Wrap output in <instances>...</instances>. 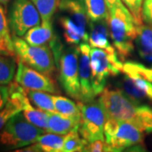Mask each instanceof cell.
Returning a JSON list of instances; mask_svg holds the SVG:
<instances>
[{"label": "cell", "instance_id": "obj_33", "mask_svg": "<svg viewBox=\"0 0 152 152\" xmlns=\"http://www.w3.org/2000/svg\"><path fill=\"white\" fill-rule=\"evenodd\" d=\"M10 0H0V4H3L4 6H6L8 4H9V2H10Z\"/></svg>", "mask_w": 152, "mask_h": 152}, {"label": "cell", "instance_id": "obj_11", "mask_svg": "<svg viewBox=\"0 0 152 152\" xmlns=\"http://www.w3.org/2000/svg\"><path fill=\"white\" fill-rule=\"evenodd\" d=\"M8 20L12 35L20 37L42 21L39 11L31 0H13Z\"/></svg>", "mask_w": 152, "mask_h": 152}, {"label": "cell", "instance_id": "obj_27", "mask_svg": "<svg viewBox=\"0 0 152 152\" xmlns=\"http://www.w3.org/2000/svg\"><path fill=\"white\" fill-rule=\"evenodd\" d=\"M31 1L39 11L42 18V21H52L53 16L58 7V0H31Z\"/></svg>", "mask_w": 152, "mask_h": 152}, {"label": "cell", "instance_id": "obj_10", "mask_svg": "<svg viewBox=\"0 0 152 152\" xmlns=\"http://www.w3.org/2000/svg\"><path fill=\"white\" fill-rule=\"evenodd\" d=\"M81 112L79 133L87 142L104 140V125L107 120L106 113L99 101L84 103L77 102Z\"/></svg>", "mask_w": 152, "mask_h": 152}, {"label": "cell", "instance_id": "obj_12", "mask_svg": "<svg viewBox=\"0 0 152 152\" xmlns=\"http://www.w3.org/2000/svg\"><path fill=\"white\" fill-rule=\"evenodd\" d=\"M15 81L27 90L41 91L52 94L59 92L51 76L29 67L20 59H17Z\"/></svg>", "mask_w": 152, "mask_h": 152}, {"label": "cell", "instance_id": "obj_14", "mask_svg": "<svg viewBox=\"0 0 152 152\" xmlns=\"http://www.w3.org/2000/svg\"><path fill=\"white\" fill-rule=\"evenodd\" d=\"M79 56V77L80 83V102H91L95 99V94L91 86V46L86 42L80 44Z\"/></svg>", "mask_w": 152, "mask_h": 152}, {"label": "cell", "instance_id": "obj_1", "mask_svg": "<svg viewBox=\"0 0 152 152\" xmlns=\"http://www.w3.org/2000/svg\"><path fill=\"white\" fill-rule=\"evenodd\" d=\"M107 118L122 120L135 125L144 133H152V108L128 98L119 89L105 88L98 98Z\"/></svg>", "mask_w": 152, "mask_h": 152}, {"label": "cell", "instance_id": "obj_28", "mask_svg": "<svg viewBox=\"0 0 152 152\" xmlns=\"http://www.w3.org/2000/svg\"><path fill=\"white\" fill-rule=\"evenodd\" d=\"M122 1L133 15L136 24L138 26L143 24L142 9H143L144 0H122Z\"/></svg>", "mask_w": 152, "mask_h": 152}, {"label": "cell", "instance_id": "obj_34", "mask_svg": "<svg viewBox=\"0 0 152 152\" xmlns=\"http://www.w3.org/2000/svg\"><path fill=\"white\" fill-rule=\"evenodd\" d=\"M0 54H1V53H0Z\"/></svg>", "mask_w": 152, "mask_h": 152}, {"label": "cell", "instance_id": "obj_4", "mask_svg": "<svg viewBox=\"0 0 152 152\" xmlns=\"http://www.w3.org/2000/svg\"><path fill=\"white\" fill-rule=\"evenodd\" d=\"M108 13L110 37L118 57L123 61L134 50L138 25L128 8H117Z\"/></svg>", "mask_w": 152, "mask_h": 152}, {"label": "cell", "instance_id": "obj_3", "mask_svg": "<svg viewBox=\"0 0 152 152\" xmlns=\"http://www.w3.org/2000/svg\"><path fill=\"white\" fill-rule=\"evenodd\" d=\"M64 38L69 45L89 41L90 19L84 0H58Z\"/></svg>", "mask_w": 152, "mask_h": 152}, {"label": "cell", "instance_id": "obj_19", "mask_svg": "<svg viewBox=\"0 0 152 152\" xmlns=\"http://www.w3.org/2000/svg\"><path fill=\"white\" fill-rule=\"evenodd\" d=\"M80 121L63 116L58 113H48L49 133L66 135L71 131L79 130Z\"/></svg>", "mask_w": 152, "mask_h": 152}, {"label": "cell", "instance_id": "obj_2", "mask_svg": "<svg viewBox=\"0 0 152 152\" xmlns=\"http://www.w3.org/2000/svg\"><path fill=\"white\" fill-rule=\"evenodd\" d=\"M48 46L54 56L60 86L69 96L80 102L81 94L79 77L80 47H76V45L64 47L56 35Z\"/></svg>", "mask_w": 152, "mask_h": 152}, {"label": "cell", "instance_id": "obj_25", "mask_svg": "<svg viewBox=\"0 0 152 152\" xmlns=\"http://www.w3.org/2000/svg\"><path fill=\"white\" fill-rule=\"evenodd\" d=\"M84 3L90 20L96 21L108 18V9L105 0H84Z\"/></svg>", "mask_w": 152, "mask_h": 152}, {"label": "cell", "instance_id": "obj_7", "mask_svg": "<svg viewBox=\"0 0 152 152\" xmlns=\"http://www.w3.org/2000/svg\"><path fill=\"white\" fill-rule=\"evenodd\" d=\"M46 131L28 121L23 113L15 115L0 132V145L7 149L26 147L37 140Z\"/></svg>", "mask_w": 152, "mask_h": 152}, {"label": "cell", "instance_id": "obj_17", "mask_svg": "<svg viewBox=\"0 0 152 152\" xmlns=\"http://www.w3.org/2000/svg\"><path fill=\"white\" fill-rule=\"evenodd\" d=\"M135 46L139 55L152 68V26L149 25L137 26Z\"/></svg>", "mask_w": 152, "mask_h": 152}, {"label": "cell", "instance_id": "obj_18", "mask_svg": "<svg viewBox=\"0 0 152 152\" xmlns=\"http://www.w3.org/2000/svg\"><path fill=\"white\" fill-rule=\"evenodd\" d=\"M54 37L53 21H42V25L30 29L25 34L24 39L33 46H48Z\"/></svg>", "mask_w": 152, "mask_h": 152}, {"label": "cell", "instance_id": "obj_22", "mask_svg": "<svg viewBox=\"0 0 152 152\" xmlns=\"http://www.w3.org/2000/svg\"><path fill=\"white\" fill-rule=\"evenodd\" d=\"M25 118L35 126L48 132V113L41 109L35 108L30 102L22 111Z\"/></svg>", "mask_w": 152, "mask_h": 152}, {"label": "cell", "instance_id": "obj_24", "mask_svg": "<svg viewBox=\"0 0 152 152\" xmlns=\"http://www.w3.org/2000/svg\"><path fill=\"white\" fill-rule=\"evenodd\" d=\"M16 62L13 56L0 54V85H10L15 75Z\"/></svg>", "mask_w": 152, "mask_h": 152}, {"label": "cell", "instance_id": "obj_26", "mask_svg": "<svg viewBox=\"0 0 152 152\" xmlns=\"http://www.w3.org/2000/svg\"><path fill=\"white\" fill-rule=\"evenodd\" d=\"M80 136L79 130L71 131L66 134L61 152H84L88 142Z\"/></svg>", "mask_w": 152, "mask_h": 152}, {"label": "cell", "instance_id": "obj_6", "mask_svg": "<svg viewBox=\"0 0 152 152\" xmlns=\"http://www.w3.org/2000/svg\"><path fill=\"white\" fill-rule=\"evenodd\" d=\"M121 61L113 46L107 49L91 50V86L96 96L106 88L109 76H117L123 73L124 64Z\"/></svg>", "mask_w": 152, "mask_h": 152}, {"label": "cell", "instance_id": "obj_32", "mask_svg": "<svg viewBox=\"0 0 152 152\" xmlns=\"http://www.w3.org/2000/svg\"><path fill=\"white\" fill-rule=\"evenodd\" d=\"M107 7L108 9V11L115 10L117 8H120V9H127V7L123 3L122 0H105Z\"/></svg>", "mask_w": 152, "mask_h": 152}, {"label": "cell", "instance_id": "obj_9", "mask_svg": "<svg viewBox=\"0 0 152 152\" xmlns=\"http://www.w3.org/2000/svg\"><path fill=\"white\" fill-rule=\"evenodd\" d=\"M13 43L17 59L45 75H53L56 64L49 46H33L15 35H13Z\"/></svg>", "mask_w": 152, "mask_h": 152}, {"label": "cell", "instance_id": "obj_16", "mask_svg": "<svg viewBox=\"0 0 152 152\" xmlns=\"http://www.w3.org/2000/svg\"><path fill=\"white\" fill-rule=\"evenodd\" d=\"M65 135L49 133L39 136L37 140L19 151L60 152L64 145Z\"/></svg>", "mask_w": 152, "mask_h": 152}, {"label": "cell", "instance_id": "obj_31", "mask_svg": "<svg viewBox=\"0 0 152 152\" xmlns=\"http://www.w3.org/2000/svg\"><path fill=\"white\" fill-rule=\"evenodd\" d=\"M10 97V88L5 85H0V110L7 103Z\"/></svg>", "mask_w": 152, "mask_h": 152}, {"label": "cell", "instance_id": "obj_8", "mask_svg": "<svg viewBox=\"0 0 152 152\" xmlns=\"http://www.w3.org/2000/svg\"><path fill=\"white\" fill-rule=\"evenodd\" d=\"M144 132L127 121L107 118L104 125V151H123L143 143Z\"/></svg>", "mask_w": 152, "mask_h": 152}, {"label": "cell", "instance_id": "obj_30", "mask_svg": "<svg viewBox=\"0 0 152 152\" xmlns=\"http://www.w3.org/2000/svg\"><path fill=\"white\" fill-rule=\"evenodd\" d=\"M106 143L105 140H95V141L87 143L84 149V152H102L105 150Z\"/></svg>", "mask_w": 152, "mask_h": 152}, {"label": "cell", "instance_id": "obj_20", "mask_svg": "<svg viewBox=\"0 0 152 152\" xmlns=\"http://www.w3.org/2000/svg\"><path fill=\"white\" fill-rule=\"evenodd\" d=\"M11 34L5 9L0 4V53L14 57L15 53Z\"/></svg>", "mask_w": 152, "mask_h": 152}, {"label": "cell", "instance_id": "obj_15", "mask_svg": "<svg viewBox=\"0 0 152 152\" xmlns=\"http://www.w3.org/2000/svg\"><path fill=\"white\" fill-rule=\"evenodd\" d=\"M107 19H102L96 21L90 20L88 42L93 48L107 49L112 46L109 42L110 30Z\"/></svg>", "mask_w": 152, "mask_h": 152}, {"label": "cell", "instance_id": "obj_29", "mask_svg": "<svg viewBox=\"0 0 152 152\" xmlns=\"http://www.w3.org/2000/svg\"><path fill=\"white\" fill-rule=\"evenodd\" d=\"M142 20L145 24L152 26V0H144Z\"/></svg>", "mask_w": 152, "mask_h": 152}, {"label": "cell", "instance_id": "obj_5", "mask_svg": "<svg viewBox=\"0 0 152 152\" xmlns=\"http://www.w3.org/2000/svg\"><path fill=\"white\" fill-rule=\"evenodd\" d=\"M124 77L119 89L131 101L138 104L152 101V68L135 61H127L123 67Z\"/></svg>", "mask_w": 152, "mask_h": 152}, {"label": "cell", "instance_id": "obj_23", "mask_svg": "<svg viewBox=\"0 0 152 152\" xmlns=\"http://www.w3.org/2000/svg\"><path fill=\"white\" fill-rule=\"evenodd\" d=\"M27 96L31 102L35 105L37 108L43 110L48 113H57L55 109L53 95H50L49 92L27 90Z\"/></svg>", "mask_w": 152, "mask_h": 152}, {"label": "cell", "instance_id": "obj_21", "mask_svg": "<svg viewBox=\"0 0 152 152\" xmlns=\"http://www.w3.org/2000/svg\"><path fill=\"white\" fill-rule=\"evenodd\" d=\"M53 100L57 113L77 121H80L81 112L78 103H75L70 99L61 96H53Z\"/></svg>", "mask_w": 152, "mask_h": 152}, {"label": "cell", "instance_id": "obj_13", "mask_svg": "<svg viewBox=\"0 0 152 152\" xmlns=\"http://www.w3.org/2000/svg\"><path fill=\"white\" fill-rule=\"evenodd\" d=\"M10 97L6 105L0 110V132L6 123L15 115L21 113L31 101L27 96V91L16 81L11 82L9 86Z\"/></svg>", "mask_w": 152, "mask_h": 152}]
</instances>
